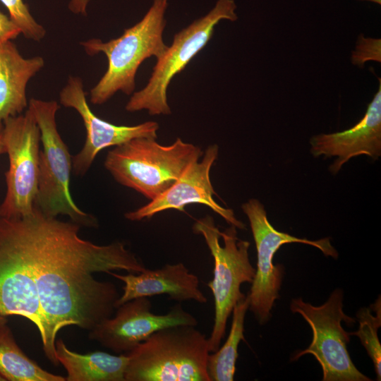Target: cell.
Returning <instances> with one entry per match:
<instances>
[{
    "label": "cell",
    "instance_id": "5",
    "mask_svg": "<svg viewBox=\"0 0 381 381\" xmlns=\"http://www.w3.org/2000/svg\"><path fill=\"white\" fill-rule=\"evenodd\" d=\"M236 229L230 225L221 232L209 215L197 219L193 226V232L203 236L214 259L213 279L207 284L214 303V323L207 339L210 353L220 347L228 318L236 303L246 296L241 285L252 283L255 274L249 259L250 243L238 238Z\"/></svg>",
    "mask_w": 381,
    "mask_h": 381
},
{
    "label": "cell",
    "instance_id": "6",
    "mask_svg": "<svg viewBox=\"0 0 381 381\" xmlns=\"http://www.w3.org/2000/svg\"><path fill=\"white\" fill-rule=\"evenodd\" d=\"M59 108L56 101L35 98L29 101L28 109L40 128L42 144L35 206L47 215H66L80 226H95V219L80 210L71 194L72 161L56 127V114Z\"/></svg>",
    "mask_w": 381,
    "mask_h": 381
},
{
    "label": "cell",
    "instance_id": "16",
    "mask_svg": "<svg viewBox=\"0 0 381 381\" xmlns=\"http://www.w3.org/2000/svg\"><path fill=\"white\" fill-rule=\"evenodd\" d=\"M109 274L124 283L123 293L117 300L116 308L136 298L163 294L179 302L193 300L205 303L207 301L200 289L198 277L181 262L167 264L156 270L146 269L138 274H119L113 272Z\"/></svg>",
    "mask_w": 381,
    "mask_h": 381
},
{
    "label": "cell",
    "instance_id": "15",
    "mask_svg": "<svg viewBox=\"0 0 381 381\" xmlns=\"http://www.w3.org/2000/svg\"><path fill=\"white\" fill-rule=\"evenodd\" d=\"M310 152L315 157H337L329 166L336 174L353 157L366 155L377 159L381 155V80L363 117L351 128L333 133H320L310 140Z\"/></svg>",
    "mask_w": 381,
    "mask_h": 381
},
{
    "label": "cell",
    "instance_id": "19",
    "mask_svg": "<svg viewBox=\"0 0 381 381\" xmlns=\"http://www.w3.org/2000/svg\"><path fill=\"white\" fill-rule=\"evenodd\" d=\"M0 374L9 381H66L42 369L21 350L6 318L0 320Z\"/></svg>",
    "mask_w": 381,
    "mask_h": 381
},
{
    "label": "cell",
    "instance_id": "11",
    "mask_svg": "<svg viewBox=\"0 0 381 381\" xmlns=\"http://www.w3.org/2000/svg\"><path fill=\"white\" fill-rule=\"evenodd\" d=\"M0 315L28 318L43 337L40 301L21 218L0 216Z\"/></svg>",
    "mask_w": 381,
    "mask_h": 381
},
{
    "label": "cell",
    "instance_id": "27",
    "mask_svg": "<svg viewBox=\"0 0 381 381\" xmlns=\"http://www.w3.org/2000/svg\"><path fill=\"white\" fill-rule=\"evenodd\" d=\"M359 1H370V2H373L377 4H381V0H359Z\"/></svg>",
    "mask_w": 381,
    "mask_h": 381
},
{
    "label": "cell",
    "instance_id": "2",
    "mask_svg": "<svg viewBox=\"0 0 381 381\" xmlns=\"http://www.w3.org/2000/svg\"><path fill=\"white\" fill-rule=\"evenodd\" d=\"M167 6L168 0H153L143 18L119 37L105 42L90 39L80 43L88 55L103 53L108 61L106 72L90 90L92 104H102L118 91L133 93L135 75L143 61L151 56L157 59L165 52L168 46L163 32Z\"/></svg>",
    "mask_w": 381,
    "mask_h": 381
},
{
    "label": "cell",
    "instance_id": "14",
    "mask_svg": "<svg viewBox=\"0 0 381 381\" xmlns=\"http://www.w3.org/2000/svg\"><path fill=\"white\" fill-rule=\"evenodd\" d=\"M219 147L210 145L200 162H191L181 176L162 194L135 211L125 214L127 219L140 221L150 219L167 210L184 212L189 204H202L223 217L230 225L243 229L245 224L237 219L231 209L224 208L214 200V190L210 181V169L217 158Z\"/></svg>",
    "mask_w": 381,
    "mask_h": 381
},
{
    "label": "cell",
    "instance_id": "12",
    "mask_svg": "<svg viewBox=\"0 0 381 381\" xmlns=\"http://www.w3.org/2000/svg\"><path fill=\"white\" fill-rule=\"evenodd\" d=\"M116 309L114 317L103 320L90 331L89 338L117 353L131 351L161 329L179 325L196 326L198 323L179 303L165 314L153 313L148 297L132 299Z\"/></svg>",
    "mask_w": 381,
    "mask_h": 381
},
{
    "label": "cell",
    "instance_id": "18",
    "mask_svg": "<svg viewBox=\"0 0 381 381\" xmlns=\"http://www.w3.org/2000/svg\"><path fill=\"white\" fill-rule=\"evenodd\" d=\"M56 356L67 372L66 381H125L126 353L103 351L80 354L68 349L61 339L55 342Z\"/></svg>",
    "mask_w": 381,
    "mask_h": 381
},
{
    "label": "cell",
    "instance_id": "8",
    "mask_svg": "<svg viewBox=\"0 0 381 381\" xmlns=\"http://www.w3.org/2000/svg\"><path fill=\"white\" fill-rule=\"evenodd\" d=\"M343 298L342 290L337 289L318 306L301 298L292 299L291 312L300 314L308 323L313 338L309 346L296 353L291 361L313 355L322 368L323 381H370L356 368L347 350L351 335L344 329L341 322L353 325L356 320L343 311Z\"/></svg>",
    "mask_w": 381,
    "mask_h": 381
},
{
    "label": "cell",
    "instance_id": "13",
    "mask_svg": "<svg viewBox=\"0 0 381 381\" xmlns=\"http://www.w3.org/2000/svg\"><path fill=\"white\" fill-rule=\"evenodd\" d=\"M59 101L64 107L73 108L79 114L86 130L84 146L73 157V169L76 175H84L97 154L104 148L118 146L137 138H157L159 125L155 121L117 126L96 116L89 107L83 83L79 77L68 78L59 93Z\"/></svg>",
    "mask_w": 381,
    "mask_h": 381
},
{
    "label": "cell",
    "instance_id": "1",
    "mask_svg": "<svg viewBox=\"0 0 381 381\" xmlns=\"http://www.w3.org/2000/svg\"><path fill=\"white\" fill-rule=\"evenodd\" d=\"M21 219L42 317L43 351L56 365L55 342L61 329L77 325L90 331L116 309V286L93 274H138L147 268L123 243L101 246L83 239L79 224L47 215L36 206Z\"/></svg>",
    "mask_w": 381,
    "mask_h": 381
},
{
    "label": "cell",
    "instance_id": "3",
    "mask_svg": "<svg viewBox=\"0 0 381 381\" xmlns=\"http://www.w3.org/2000/svg\"><path fill=\"white\" fill-rule=\"evenodd\" d=\"M206 335L196 326L157 330L131 351L125 381H210Z\"/></svg>",
    "mask_w": 381,
    "mask_h": 381
},
{
    "label": "cell",
    "instance_id": "4",
    "mask_svg": "<svg viewBox=\"0 0 381 381\" xmlns=\"http://www.w3.org/2000/svg\"><path fill=\"white\" fill-rule=\"evenodd\" d=\"M202 154L199 147L179 138L170 145H160L155 138H137L109 151L104 167L120 184L152 200Z\"/></svg>",
    "mask_w": 381,
    "mask_h": 381
},
{
    "label": "cell",
    "instance_id": "26",
    "mask_svg": "<svg viewBox=\"0 0 381 381\" xmlns=\"http://www.w3.org/2000/svg\"><path fill=\"white\" fill-rule=\"evenodd\" d=\"M4 153H6V150H5V147L2 143L1 136H0V155Z\"/></svg>",
    "mask_w": 381,
    "mask_h": 381
},
{
    "label": "cell",
    "instance_id": "22",
    "mask_svg": "<svg viewBox=\"0 0 381 381\" xmlns=\"http://www.w3.org/2000/svg\"><path fill=\"white\" fill-rule=\"evenodd\" d=\"M8 11L10 18L20 29L21 34L29 40L39 42L46 30L32 16L23 0H0Z\"/></svg>",
    "mask_w": 381,
    "mask_h": 381
},
{
    "label": "cell",
    "instance_id": "10",
    "mask_svg": "<svg viewBox=\"0 0 381 381\" xmlns=\"http://www.w3.org/2000/svg\"><path fill=\"white\" fill-rule=\"evenodd\" d=\"M247 216L257 250V269L250 291L249 310L258 322L265 324L272 316L274 301L279 298L284 275V267L274 265L273 258L284 244L299 243L318 248L325 256L337 259V250L331 244L329 238L316 241L301 238L275 229L270 223L263 205L252 198L242 205Z\"/></svg>",
    "mask_w": 381,
    "mask_h": 381
},
{
    "label": "cell",
    "instance_id": "7",
    "mask_svg": "<svg viewBox=\"0 0 381 381\" xmlns=\"http://www.w3.org/2000/svg\"><path fill=\"white\" fill-rule=\"evenodd\" d=\"M236 9L234 0H218L209 13L176 33L171 46L157 59L147 85L133 93L126 111L145 109L150 115L171 114L167 95L171 80L208 43L220 20L238 19Z\"/></svg>",
    "mask_w": 381,
    "mask_h": 381
},
{
    "label": "cell",
    "instance_id": "17",
    "mask_svg": "<svg viewBox=\"0 0 381 381\" xmlns=\"http://www.w3.org/2000/svg\"><path fill=\"white\" fill-rule=\"evenodd\" d=\"M44 65L42 56L24 58L11 41L0 46V131L7 119L28 107L27 85Z\"/></svg>",
    "mask_w": 381,
    "mask_h": 381
},
{
    "label": "cell",
    "instance_id": "25",
    "mask_svg": "<svg viewBox=\"0 0 381 381\" xmlns=\"http://www.w3.org/2000/svg\"><path fill=\"white\" fill-rule=\"evenodd\" d=\"M90 0H69L68 9L76 15H87V8Z\"/></svg>",
    "mask_w": 381,
    "mask_h": 381
},
{
    "label": "cell",
    "instance_id": "24",
    "mask_svg": "<svg viewBox=\"0 0 381 381\" xmlns=\"http://www.w3.org/2000/svg\"><path fill=\"white\" fill-rule=\"evenodd\" d=\"M21 34L20 29L4 13L0 11V46L16 39Z\"/></svg>",
    "mask_w": 381,
    "mask_h": 381
},
{
    "label": "cell",
    "instance_id": "21",
    "mask_svg": "<svg viewBox=\"0 0 381 381\" xmlns=\"http://www.w3.org/2000/svg\"><path fill=\"white\" fill-rule=\"evenodd\" d=\"M359 323L358 329L349 332L357 336L371 358L377 375V380L381 378V345L377 337L378 329L381 326V300L379 296L370 308H361L356 313Z\"/></svg>",
    "mask_w": 381,
    "mask_h": 381
},
{
    "label": "cell",
    "instance_id": "28",
    "mask_svg": "<svg viewBox=\"0 0 381 381\" xmlns=\"http://www.w3.org/2000/svg\"><path fill=\"white\" fill-rule=\"evenodd\" d=\"M5 318H6L4 317V316L0 315V320H4Z\"/></svg>",
    "mask_w": 381,
    "mask_h": 381
},
{
    "label": "cell",
    "instance_id": "23",
    "mask_svg": "<svg viewBox=\"0 0 381 381\" xmlns=\"http://www.w3.org/2000/svg\"><path fill=\"white\" fill-rule=\"evenodd\" d=\"M351 62L353 65L363 67L368 61H381V40L365 37L363 34L358 37L355 49L352 51Z\"/></svg>",
    "mask_w": 381,
    "mask_h": 381
},
{
    "label": "cell",
    "instance_id": "9",
    "mask_svg": "<svg viewBox=\"0 0 381 381\" xmlns=\"http://www.w3.org/2000/svg\"><path fill=\"white\" fill-rule=\"evenodd\" d=\"M0 136L8 155L5 173L6 192L0 216L20 218L30 214L38 192L40 131L29 109L7 119Z\"/></svg>",
    "mask_w": 381,
    "mask_h": 381
},
{
    "label": "cell",
    "instance_id": "20",
    "mask_svg": "<svg viewBox=\"0 0 381 381\" xmlns=\"http://www.w3.org/2000/svg\"><path fill=\"white\" fill-rule=\"evenodd\" d=\"M248 294L234 306L229 336L222 347L208 355L207 370L210 381H233L238 358V346L244 340V320L249 308Z\"/></svg>",
    "mask_w": 381,
    "mask_h": 381
}]
</instances>
